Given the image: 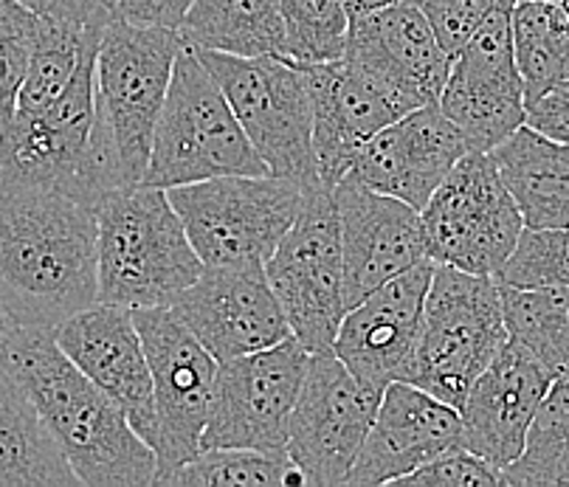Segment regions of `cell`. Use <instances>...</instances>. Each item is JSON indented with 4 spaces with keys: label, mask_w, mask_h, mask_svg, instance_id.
I'll return each mask as SVG.
<instances>
[{
    "label": "cell",
    "mask_w": 569,
    "mask_h": 487,
    "mask_svg": "<svg viewBox=\"0 0 569 487\" xmlns=\"http://www.w3.org/2000/svg\"><path fill=\"white\" fill-rule=\"evenodd\" d=\"M491 152L505 187L530 229L569 226V147L521 125Z\"/></svg>",
    "instance_id": "484cf974"
},
{
    "label": "cell",
    "mask_w": 569,
    "mask_h": 487,
    "mask_svg": "<svg viewBox=\"0 0 569 487\" xmlns=\"http://www.w3.org/2000/svg\"><path fill=\"white\" fill-rule=\"evenodd\" d=\"M178 34L192 49L234 57H288L277 0H194Z\"/></svg>",
    "instance_id": "4316f807"
},
{
    "label": "cell",
    "mask_w": 569,
    "mask_h": 487,
    "mask_svg": "<svg viewBox=\"0 0 569 487\" xmlns=\"http://www.w3.org/2000/svg\"><path fill=\"white\" fill-rule=\"evenodd\" d=\"M563 3V9H567V18H569V0H561Z\"/></svg>",
    "instance_id": "7bdbcfd3"
},
{
    "label": "cell",
    "mask_w": 569,
    "mask_h": 487,
    "mask_svg": "<svg viewBox=\"0 0 569 487\" xmlns=\"http://www.w3.org/2000/svg\"><path fill=\"white\" fill-rule=\"evenodd\" d=\"M133 319L144 341L156 389V457L158 476H164L200 451L212 409L218 358L170 307H141L133 310Z\"/></svg>",
    "instance_id": "5bb4252c"
},
{
    "label": "cell",
    "mask_w": 569,
    "mask_h": 487,
    "mask_svg": "<svg viewBox=\"0 0 569 487\" xmlns=\"http://www.w3.org/2000/svg\"><path fill=\"white\" fill-rule=\"evenodd\" d=\"M54 338L156 451V389L133 310L97 301L54 327Z\"/></svg>",
    "instance_id": "d6986e66"
},
{
    "label": "cell",
    "mask_w": 569,
    "mask_h": 487,
    "mask_svg": "<svg viewBox=\"0 0 569 487\" xmlns=\"http://www.w3.org/2000/svg\"><path fill=\"white\" fill-rule=\"evenodd\" d=\"M97 130V54L43 110H14L0 130V192L60 189L97 206L110 189Z\"/></svg>",
    "instance_id": "8992f818"
},
{
    "label": "cell",
    "mask_w": 569,
    "mask_h": 487,
    "mask_svg": "<svg viewBox=\"0 0 569 487\" xmlns=\"http://www.w3.org/2000/svg\"><path fill=\"white\" fill-rule=\"evenodd\" d=\"M266 274L291 332L308 352L333 349L347 314L345 254L333 189L313 187L305 192L302 209L266 262Z\"/></svg>",
    "instance_id": "30bf717a"
},
{
    "label": "cell",
    "mask_w": 569,
    "mask_h": 487,
    "mask_svg": "<svg viewBox=\"0 0 569 487\" xmlns=\"http://www.w3.org/2000/svg\"><path fill=\"white\" fill-rule=\"evenodd\" d=\"M395 3H403V0H347V9H350V18H352V14L376 12V9L395 7Z\"/></svg>",
    "instance_id": "60d3db41"
},
{
    "label": "cell",
    "mask_w": 569,
    "mask_h": 487,
    "mask_svg": "<svg viewBox=\"0 0 569 487\" xmlns=\"http://www.w3.org/2000/svg\"><path fill=\"white\" fill-rule=\"evenodd\" d=\"M462 446L460 409L420 389L395 380L383 389L376 423L363 439L347 485H398L440 454Z\"/></svg>",
    "instance_id": "7402d4cb"
},
{
    "label": "cell",
    "mask_w": 569,
    "mask_h": 487,
    "mask_svg": "<svg viewBox=\"0 0 569 487\" xmlns=\"http://www.w3.org/2000/svg\"><path fill=\"white\" fill-rule=\"evenodd\" d=\"M37 18L51 23L82 26V29H104L119 18V0H23Z\"/></svg>",
    "instance_id": "74e56055"
},
{
    "label": "cell",
    "mask_w": 569,
    "mask_h": 487,
    "mask_svg": "<svg viewBox=\"0 0 569 487\" xmlns=\"http://www.w3.org/2000/svg\"><path fill=\"white\" fill-rule=\"evenodd\" d=\"M313 102V150L321 187L333 189L350 172L361 147L387 125L406 116L387 93L339 57L299 62Z\"/></svg>",
    "instance_id": "cb8c5ba5"
},
{
    "label": "cell",
    "mask_w": 569,
    "mask_h": 487,
    "mask_svg": "<svg viewBox=\"0 0 569 487\" xmlns=\"http://www.w3.org/2000/svg\"><path fill=\"white\" fill-rule=\"evenodd\" d=\"M415 7L426 14L442 49L455 57L497 9H513V0H415Z\"/></svg>",
    "instance_id": "d590c367"
},
{
    "label": "cell",
    "mask_w": 569,
    "mask_h": 487,
    "mask_svg": "<svg viewBox=\"0 0 569 487\" xmlns=\"http://www.w3.org/2000/svg\"><path fill=\"white\" fill-rule=\"evenodd\" d=\"M508 338L552 378H569V288H510L499 282Z\"/></svg>",
    "instance_id": "f1b7e54d"
},
{
    "label": "cell",
    "mask_w": 569,
    "mask_h": 487,
    "mask_svg": "<svg viewBox=\"0 0 569 487\" xmlns=\"http://www.w3.org/2000/svg\"><path fill=\"white\" fill-rule=\"evenodd\" d=\"M429 259L460 271L497 277L525 220L491 152H468L420 209Z\"/></svg>",
    "instance_id": "8fae6325"
},
{
    "label": "cell",
    "mask_w": 569,
    "mask_h": 487,
    "mask_svg": "<svg viewBox=\"0 0 569 487\" xmlns=\"http://www.w3.org/2000/svg\"><path fill=\"white\" fill-rule=\"evenodd\" d=\"M156 485L170 487H268L302 485L288 454L251 448H200L178 468L158 476Z\"/></svg>",
    "instance_id": "1f68e13d"
},
{
    "label": "cell",
    "mask_w": 569,
    "mask_h": 487,
    "mask_svg": "<svg viewBox=\"0 0 569 487\" xmlns=\"http://www.w3.org/2000/svg\"><path fill=\"white\" fill-rule=\"evenodd\" d=\"M527 125L569 147V79L527 102Z\"/></svg>",
    "instance_id": "f35d334b"
},
{
    "label": "cell",
    "mask_w": 569,
    "mask_h": 487,
    "mask_svg": "<svg viewBox=\"0 0 569 487\" xmlns=\"http://www.w3.org/2000/svg\"><path fill=\"white\" fill-rule=\"evenodd\" d=\"M43 20V18H40ZM104 29H82L43 20L18 93V110H43L66 91L82 62L99 51Z\"/></svg>",
    "instance_id": "f546056e"
},
{
    "label": "cell",
    "mask_w": 569,
    "mask_h": 487,
    "mask_svg": "<svg viewBox=\"0 0 569 487\" xmlns=\"http://www.w3.org/2000/svg\"><path fill=\"white\" fill-rule=\"evenodd\" d=\"M14 375L60 443L79 485H156L158 457L124 411L57 344L54 330L18 327L7 344Z\"/></svg>",
    "instance_id": "7a4b0ae2"
},
{
    "label": "cell",
    "mask_w": 569,
    "mask_h": 487,
    "mask_svg": "<svg viewBox=\"0 0 569 487\" xmlns=\"http://www.w3.org/2000/svg\"><path fill=\"white\" fill-rule=\"evenodd\" d=\"M194 51L223 88L268 172L291 178L305 189L321 187L313 150V102L302 66L291 57Z\"/></svg>",
    "instance_id": "ba28073f"
},
{
    "label": "cell",
    "mask_w": 569,
    "mask_h": 487,
    "mask_svg": "<svg viewBox=\"0 0 569 487\" xmlns=\"http://www.w3.org/2000/svg\"><path fill=\"white\" fill-rule=\"evenodd\" d=\"M398 485L415 487H491L502 485V470L493 468L488 459L477 457L466 446L440 454L437 459L426 463L423 468L412 470Z\"/></svg>",
    "instance_id": "8d00e7d4"
},
{
    "label": "cell",
    "mask_w": 569,
    "mask_h": 487,
    "mask_svg": "<svg viewBox=\"0 0 569 487\" xmlns=\"http://www.w3.org/2000/svg\"><path fill=\"white\" fill-rule=\"evenodd\" d=\"M284 51L293 62H330L345 57L350 9L347 0H277Z\"/></svg>",
    "instance_id": "d6a6232c"
},
{
    "label": "cell",
    "mask_w": 569,
    "mask_h": 487,
    "mask_svg": "<svg viewBox=\"0 0 569 487\" xmlns=\"http://www.w3.org/2000/svg\"><path fill=\"white\" fill-rule=\"evenodd\" d=\"M502 485H569V378L552 380L527 428L525 448L502 470Z\"/></svg>",
    "instance_id": "4dcf8cb0"
},
{
    "label": "cell",
    "mask_w": 569,
    "mask_h": 487,
    "mask_svg": "<svg viewBox=\"0 0 569 487\" xmlns=\"http://www.w3.org/2000/svg\"><path fill=\"white\" fill-rule=\"evenodd\" d=\"M345 60L370 77L403 113L440 102L451 68V54L415 0L352 14Z\"/></svg>",
    "instance_id": "e0dca14e"
},
{
    "label": "cell",
    "mask_w": 569,
    "mask_h": 487,
    "mask_svg": "<svg viewBox=\"0 0 569 487\" xmlns=\"http://www.w3.org/2000/svg\"><path fill=\"white\" fill-rule=\"evenodd\" d=\"M497 282L510 288H569V226L530 229L525 226L516 248L505 259Z\"/></svg>",
    "instance_id": "836d02e7"
},
{
    "label": "cell",
    "mask_w": 569,
    "mask_h": 487,
    "mask_svg": "<svg viewBox=\"0 0 569 487\" xmlns=\"http://www.w3.org/2000/svg\"><path fill=\"white\" fill-rule=\"evenodd\" d=\"M435 259H423L363 296L341 319L333 352L370 389L383 391L395 380H415L420 316L435 277Z\"/></svg>",
    "instance_id": "ac0fdd59"
},
{
    "label": "cell",
    "mask_w": 569,
    "mask_h": 487,
    "mask_svg": "<svg viewBox=\"0 0 569 487\" xmlns=\"http://www.w3.org/2000/svg\"><path fill=\"white\" fill-rule=\"evenodd\" d=\"M468 152L473 147L466 132L442 113L440 105H426L378 130L347 175L420 211Z\"/></svg>",
    "instance_id": "44dd1931"
},
{
    "label": "cell",
    "mask_w": 569,
    "mask_h": 487,
    "mask_svg": "<svg viewBox=\"0 0 569 487\" xmlns=\"http://www.w3.org/2000/svg\"><path fill=\"white\" fill-rule=\"evenodd\" d=\"M43 20L23 0H0V130L18 110V93Z\"/></svg>",
    "instance_id": "e575fe53"
},
{
    "label": "cell",
    "mask_w": 569,
    "mask_h": 487,
    "mask_svg": "<svg viewBox=\"0 0 569 487\" xmlns=\"http://www.w3.org/2000/svg\"><path fill=\"white\" fill-rule=\"evenodd\" d=\"M440 110L468 136L477 152H488L527 125L525 82L513 54L510 9H497L477 34L451 57Z\"/></svg>",
    "instance_id": "9a60e30c"
},
{
    "label": "cell",
    "mask_w": 569,
    "mask_h": 487,
    "mask_svg": "<svg viewBox=\"0 0 569 487\" xmlns=\"http://www.w3.org/2000/svg\"><path fill=\"white\" fill-rule=\"evenodd\" d=\"M194 0H119V18L136 26L176 29L187 18Z\"/></svg>",
    "instance_id": "ab89813d"
},
{
    "label": "cell",
    "mask_w": 569,
    "mask_h": 487,
    "mask_svg": "<svg viewBox=\"0 0 569 487\" xmlns=\"http://www.w3.org/2000/svg\"><path fill=\"white\" fill-rule=\"evenodd\" d=\"M308 358V347L291 336L268 349L218 364L200 448L288 454V426Z\"/></svg>",
    "instance_id": "4fadbf2b"
},
{
    "label": "cell",
    "mask_w": 569,
    "mask_h": 487,
    "mask_svg": "<svg viewBox=\"0 0 569 487\" xmlns=\"http://www.w3.org/2000/svg\"><path fill=\"white\" fill-rule=\"evenodd\" d=\"M97 209L60 189L0 192V301L18 327L54 330L97 305Z\"/></svg>",
    "instance_id": "6da1fadb"
},
{
    "label": "cell",
    "mask_w": 569,
    "mask_h": 487,
    "mask_svg": "<svg viewBox=\"0 0 569 487\" xmlns=\"http://www.w3.org/2000/svg\"><path fill=\"white\" fill-rule=\"evenodd\" d=\"M552 375L510 341L468 389L460 406L462 446L505 470L525 448L527 428L550 391Z\"/></svg>",
    "instance_id": "603a6c76"
},
{
    "label": "cell",
    "mask_w": 569,
    "mask_h": 487,
    "mask_svg": "<svg viewBox=\"0 0 569 487\" xmlns=\"http://www.w3.org/2000/svg\"><path fill=\"white\" fill-rule=\"evenodd\" d=\"M218 364L291 338L266 265H203L198 282L170 305Z\"/></svg>",
    "instance_id": "2e32d148"
},
{
    "label": "cell",
    "mask_w": 569,
    "mask_h": 487,
    "mask_svg": "<svg viewBox=\"0 0 569 487\" xmlns=\"http://www.w3.org/2000/svg\"><path fill=\"white\" fill-rule=\"evenodd\" d=\"M223 175H268V167L237 121L218 79L183 42L141 183L172 189Z\"/></svg>",
    "instance_id": "5b68a950"
},
{
    "label": "cell",
    "mask_w": 569,
    "mask_h": 487,
    "mask_svg": "<svg viewBox=\"0 0 569 487\" xmlns=\"http://www.w3.org/2000/svg\"><path fill=\"white\" fill-rule=\"evenodd\" d=\"M345 254L347 310L389 282L429 259L420 211L392 195H381L345 175L333 187Z\"/></svg>",
    "instance_id": "ffe728a7"
},
{
    "label": "cell",
    "mask_w": 569,
    "mask_h": 487,
    "mask_svg": "<svg viewBox=\"0 0 569 487\" xmlns=\"http://www.w3.org/2000/svg\"><path fill=\"white\" fill-rule=\"evenodd\" d=\"M505 344L508 327L497 277L437 262L420 316L412 384L460 409L473 380L491 367Z\"/></svg>",
    "instance_id": "52a82bcc"
},
{
    "label": "cell",
    "mask_w": 569,
    "mask_h": 487,
    "mask_svg": "<svg viewBox=\"0 0 569 487\" xmlns=\"http://www.w3.org/2000/svg\"><path fill=\"white\" fill-rule=\"evenodd\" d=\"M381 395L363 386L333 349L310 352L288 426V457L302 485H347Z\"/></svg>",
    "instance_id": "7c38bea8"
},
{
    "label": "cell",
    "mask_w": 569,
    "mask_h": 487,
    "mask_svg": "<svg viewBox=\"0 0 569 487\" xmlns=\"http://www.w3.org/2000/svg\"><path fill=\"white\" fill-rule=\"evenodd\" d=\"M513 54L525 102L569 79V18L561 0H519L510 9Z\"/></svg>",
    "instance_id": "83f0119b"
},
{
    "label": "cell",
    "mask_w": 569,
    "mask_h": 487,
    "mask_svg": "<svg viewBox=\"0 0 569 487\" xmlns=\"http://www.w3.org/2000/svg\"><path fill=\"white\" fill-rule=\"evenodd\" d=\"M18 332V321L9 316V310L3 307V301H0V349L7 347L9 341H12V336Z\"/></svg>",
    "instance_id": "b9f144b4"
},
{
    "label": "cell",
    "mask_w": 569,
    "mask_h": 487,
    "mask_svg": "<svg viewBox=\"0 0 569 487\" xmlns=\"http://www.w3.org/2000/svg\"><path fill=\"white\" fill-rule=\"evenodd\" d=\"M183 49L176 29L136 26L116 18L104 26L97 51V130L110 189L144 181L152 136Z\"/></svg>",
    "instance_id": "277c9868"
},
{
    "label": "cell",
    "mask_w": 569,
    "mask_h": 487,
    "mask_svg": "<svg viewBox=\"0 0 569 487\" xmlns=\"http://www.w3.org/2000/svg\"><path fill=\"white\" fill-rule=\"evenodd\" d=\"M97 268L102 305L170 307L203 274L167 189L113 187L97 200Z\"/></svg>",
    "instance_id": "3957f363"
},
{
    "label": "cell",
    "mask_w": 569,
    "mask_h": 487,
    "mask_svg": "<svg viewBox=\"0 0 569 487\" xmlns=\"http://www.w3.org/2000/svg\"><path fill=\"white\" fill-rule=\"evenodd\" d=\"M308 189L282 175H223L167 189L203 265L271 259Z\"/></svg>",
    "instance_id": "9c48e42d"
},
{
    "label": "cell",
    "mask_w": 569,
    "mask_h": 487,
    "mask_svg": "<svg viewBox=\"0 0 569 487\" xmlns=\"http://www.w3.org/2000/svg\"><path fill=\"white\" fill-rule=\"evenodd\" d=\"M79 485L60 443L0 349V487Z\"/></svg>",
    "instance_id": "d4e9b609"
}]
</instances>
